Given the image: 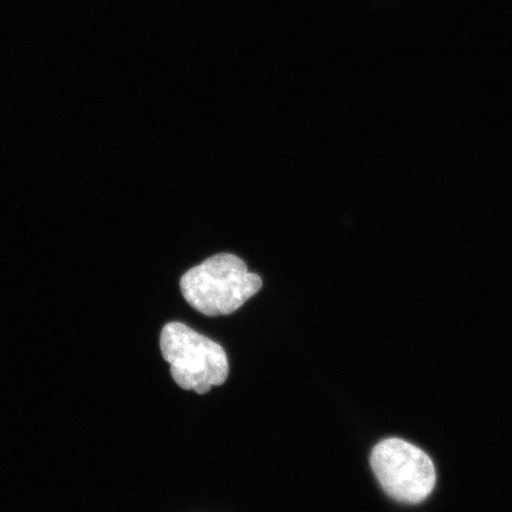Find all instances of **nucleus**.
Returning a JSON list of instances; mask_svg holds the SVG:
<instances>
[{"instance_id": "f03ea898", "label": "nucleus", "mask_w": 512, "mask_h": 512, "mask_svg": "<svg viewBox=\"0 0 512 512\" xmlns=\"http://www.w3.org/2000/svg\"><path fill=\"white\" fill-rule=\"evenodd\" d=\"M160 349L171 366V375L179 387L207 394L214 386L226 382L229 363L219 343L198 334L189 326L172 322L160 335Z\"/></svg>"}, {"instance_id": "7ed1b4c3", "label": "nucleus", "mask_w": 512, "mask_h": 512, "mask_svg": "<svg viewBox=\"0 0 512 512\" xmlns=\"http://www.w3.org/2000/svg\"><path fill=\"white\" fill-rule=\"evenodd\" d=\"M370 464L386 494L402 503L425 501L437 482L432 459L402 439L381 441L371 452Z\"/></svg>"}, {"instance_id": "f257e3e1", "label": "nucleus", "mask_w": 512, "mask_h": 512, "mask_svg": "<svg viewBox=\"0 0 512 512\" xmlns=\"http://www.w3.org/2000/svg\"><path fill=\"white\" fill-rule=\"evenodd\" d=\"M258 274L233 254H217L185 273L181 279L183 297L204 316H227L261 290Z\"/></svg>"}]
</instances>
